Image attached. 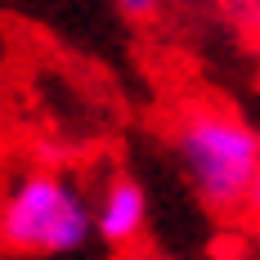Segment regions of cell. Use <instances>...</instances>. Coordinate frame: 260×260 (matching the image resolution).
<instances>
[{
  "instance_id": "cell-1",
  "label": "cell",
  "mask_w": 260,
  "mask_h": 260,
  "mask_svg": "<svg viewBox=\"0 0 260 260\" xmlns=\"http://www.w3.org/2000/svg\"><path fill=\"white\" fill-rule=\"evenodd\" d=\"M175 157L211 211H242L260 184V130L229 108H188L175 126Z\"/></svg>"
},
{
  "instance_id": "cell-3",
  "label": "cell",
  "mask_w": 260,
  "mask_h": 260,
  "mask_svg": "<svg viewBox=\"0 0 260 260\" xmlns=\"http://www.w3.org/2000/svg\"><path fill=\"white\" fill-rule=\"evenodd\" d=\"M144 229H148V188L130 175H117L94 207V238H104L108 247H130Z\"/></svg>"
},
{
  "instance_id": "cell-4",
  "label": "cell",
  "mask_w": 260,
  "mask_h": 260,
  "mask_svg": "<svg viewBox=\"0 0 260 260\" xmlns=\"http://www.w3.org/2000/svg\"><path fill=\"white\" fill-rule=\"evenodd\" d=\"M247 207H251V211H256V215H260V184H256V188H251V202H247Z\"/></svg>"
},
{
  "instance_id": "cell-2",
  "label": "cell",
  "mask_w": 260,
  "mask_h": 260,
  "mask_svg": "<svg viewBox=\"0 0 260 260\" xmlns=\"http://www.w3.org/2000/svg\"><path fill=\"white\" fill-rule=\"evenodd\" d=\"M94 238V207L58 171H23L0 193V247L14 256H68Z\"/></svg>"
}]
</instances>
